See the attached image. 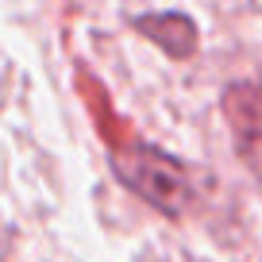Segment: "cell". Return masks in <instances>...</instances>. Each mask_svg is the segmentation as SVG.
<instances>
[{"label": "cell", "instance_id": "cell-1", "mask_svg": "<svg viewBox=\"0 0 262 262\" xmlns=\"http://www.w3.org/2000/svg\"><path fill=\"white\" fill-rule=\"evenodd\" d=\"M112 173L123 189L147 201L150 208L166 212L170 220H181L193 205V178L189 166L181 158H173L170 150L150 147V143H127V147L112 150Z\"/></svg>", "mask_w": 262, "mask_h": 262}]
</instances>
